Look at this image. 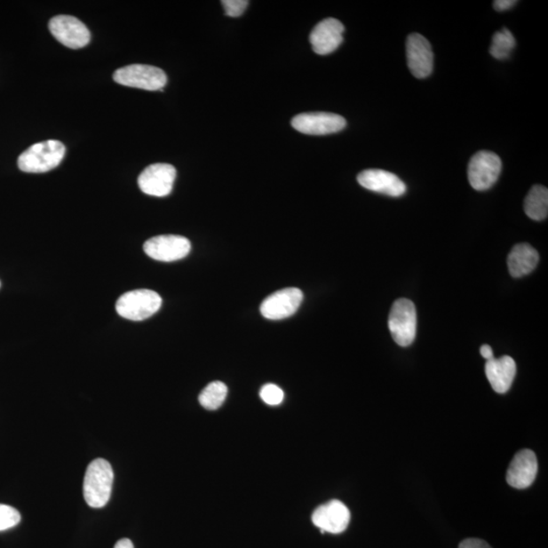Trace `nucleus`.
I'll use <instances>...</instances> for the list:
<instances>
[{
  "instance_id": "1",
  "label": "nucleus",
  "mask_w": 548,
  "mask_h": 548,
  "mask_svg": "<svg viewBox=\"0 0 548 548\" xmlns=\"http://www.w3.org/2000/svg\"><path fill=\"white\" fill-rule=\"evenodd\" d=\"M114 473L111 465L105 459L91 461L83 480V497L91 508L99 509L109 502Z\"/></svg>"
},
{
  "instance_id": "2",
  "label": "nucleus",
  "mask_w": 548,
  "mask_h": 548,
  "mask_svg": "<svg viewBox=\"0 0 548 548\" xmlns=\"http://www.w3.org/2000/svg\"><path fill=\"white\" fill-rule=\"evenodd\" d=\"M66 155V147L59 140L38 142L19 156L18 166L26 173H46L55 169Z\"/></svg>"
},
{
  "instance_id": "3",
  "label": "nucleus",
  "mask_w": 548,
  "mask_h": 548,
  "mask_svg": "<svg viewBox=\"0 0 548 548\" xmlns=\"http://www.w3.org/2000/svg\"><path fill=\"white\" fill-rule=\"evenodd\" d=\"M162 298L151 290H134L118 298L116 311L121 317L131 322H144L158 312Z\"/></svg>"
},
{
  "instance_id": "4",
  "label": "nucleus",
  "mask_w": 548,
  "mask_h": 548,
  "mask_svg": "<svg viewBox=\"0 0 548 548\" xmlns=\"http://www.w3.org/2000/svg\"><path fill=\"white\" fill-rule=\"evenodd\" d=\"M113 78L125 87L147 91H163L168 82L163 69L146 64H131L121 68L114 73Z\"/></svg>"
},
{
  "instance_id": "5",
  "label": "nucleus",
  "mask_w": 548,
  "mask_h": 548,
  "mask_svg": "<svg viewBox=\"0 0 548 548\" xmlns=\"http://www.w3.org/2000/svg\"><path fill=\"white\" fill-rule=\"evenodd\" d=\"M388 327L395 343L409 346L417 336L416 306L408 298H400L391 308Z\"/></svg>"
},
{
  "instance_id": "6",
  "label": "nucleus",
  "mask_w": 548,
  "mask_h": 548,
  "mask_svg": "<svg viewBox=\"0 0 548 548\" xmlns=\"http://www.w3.org/2000/svg\"><path fill=\"white\" fill-rule=\"evenodd\" d=\"M502 171L500 156L493 152L481 151L475 154L468 165V180L472 187L485 191L494 187Z\"/></svg>"
},
{
  "instance_id": "7",
  "label": "nucleus",
  "mask_w": 548,
  "mask_h": 548,
  "mask_svg": "<svg viewBox=\"0 0 548 548\" xmlns=\"http://www.w3.org/2000/svg\"><path fill=\"white\" fill-rule=\"evenodd\" d=\"M144 250L155 260L173 262L187 258L191 250V244L187 238L177 234H162L147 240Z\"/></svg>"
},
{
  "instance_id": "8",
  "label": "nucleus",
  "mask_w": 548,
  "mask_h": 548,
  "mask_svg": "<svg viewBox=\"0 0 548 548\" xmlns=\"http://www.w3.org/2000/svg\"><path fill=\"white\" fill-rule=\"evenodd\" d=\"M176 175V169L172 165L154 163L142 171L139 177V187L147 195L165 197L172 192Z\"/></svg>"
},
{
  "instance_id": "9",
  "label": "nucleus",
  "mask_w": 548,
  "mask_h": 548,
  "mask_svg": "<svg viewBox=\"0 0 548 548\" xmlns=\"http://www.w3.org/2000/svg\"><path fill=\"white\" fill-rule=\"evenodd\" d=\"M291 125L298 132L309 135H326L344 130L346 121L338 114L327 112L303 113L291 120Z\"/></svg>"
},
{
  "instance_id": "10",
  "label": "nucleus",
  "mask_w": 548,
  "mask_h": 548,
  "mask_svg": "<svg viewBox=\"0 0 548 548\" xmlns=\"http://www.w3.org/2000/svg\"><path fill=\"white\" fill-rule=\"evenodd\" d=\"M49 30L62 45L71 49L87 46L91 33L82 21L71 16H57L49 21Z\"/></svg>"
},
{
  "instance_id": "11",
  "label": "nucleus",
  "mask_w": 548,
  "mask_h": 548,
  "mask_svg": "<svg viewBox=\"0 0 548 548\" xmlns=\"http://www.w3.org/2000/svg\"><path fill=\"white\" fill-rule=\"evenodd\" d=\"M303 293L297 288H288L275 291L261 304L263 317L269 320H282L294 315L303 302Z\"/></svg>"
},
{
  "instance_id": "12",
  "label": "nucleus",
  "mask_w": 548,
  "mask_h": 548,
  "mask_svg": "<svg viewBox=\"0 0 548 548\" xmlns=\"http://www.w3.org/2000/svg\"><path fill=\"white\" fill-rule=\"evenodd\" d=\"M312 521L322 531L332 535L343 533L351 522V512L343 502L333 500L318 507Z\"/></svg>"
},
{
  "instance_id": "13",
  "label": "nucleus",
  "mask_w": 548,
  "mask_h": 548,
  "mask_svg": "<svg viewBox=\"0 0 548 548\" xmlns=\"http://www.w3.org/2000/svg\"><path fill=\"white\" fill-rule=\"evenodd\" d=\"M407 57L411 74L417 78L431 75L433 54L430 42L421 34H410L407 41Z\"/></svg>"
},
{
  "instance_id": "14",
  "label": "nucleus",
  "mask_w": 548,
  "mask_h": 548,
  "mask_svg": "<svg viewBox=\"0 0 548 548\" xmlns=\"http://www.w3.org/2000/svg\"><path fill=\"white\" fill-rule=\"evenodd\" d=\"M345 26L337 19H326L313 28L310 42L313 52L319 55L330 54L344 41Z\"/></svg>"
},
{
  "instance_id": "15",
  "label": "nucleus",
  "mask_w": 548,
  "mask_h": 548,
  "mask_svg": "<svg viewBox=\"0 0 548 548\" xmlns=\"http://www.w3.org/2000/svg\"><path fill=\"white\" fill-rule=\"evenodd\" d=\"M358 182L368 190L393 197H400L407 191V187L401 178L384 170H366L359 174Z\"/></svg>"
},
{
  "instance_id": "16",
  "label": "nucleus",
  "mask_w": 548,
  "mask_h": 548,
  "mask_svg": "<svg viewBox=\"0 0 548 548\" xmlns=\"http://www.w3.org/2000/svg\"><path fill=\"white\" fill-rule=\"evenodd\" d=\"M538 471L537 458L535 452L525 449L518 452L507 473V482L512 488L524 489L535 482Z\"/></svg>"
},
{
  "instance_id": "17",
  "label": "nucleus",
  "mask_w": 548,
  "mask_h": 548,
  "mask_svg": "<svg viewBox=\"0 0 548 548\" xmlns=\"http://www.w3.org/2000/svg\"><path fill=\"white\" fill-rule=\"evenodd\" d=\"M517 371L516 362L508 355L500 359H492L487 361V378L496 393H508L513 384Z\"/></svg>"
},
{
  "instance_id": "18",
  "label": "nucleus",
  "mask_w": 548,
  "mask_h": 548,
  "mask_svg": "<svg viewBox=\"0 0 548 548\" xmlns=\"http://www.w3.org/2000/svg\"><path fill=\"white\" fill-rule=\"evenodd\" d=\"M539 254L529 244H518L512 249L508 258V268L510 274L516 279L528 275L535 270L538 265Z\"/></svg>"
},
{
  "instance_id": "19",
  "label": "nucleus",
  "mask_w": 548,
  "mask_h": 548,
  "mask_svg": "<svg viewBox=\"0 0 548 548\" xmlns=\"http://www.w3.org/2000/svg\"><path fill=\"white\" fill-rule=\"evenodd\" d=\"M524 210L533 220H544L548 215V190L542 185H536L525 198Z\"/></svg>"
},
{
  "instance_id": "20",
  "label": "nucleus",
  "mask_w": 548,
  "mask_h": 548,
  "mask_svg": "<svg viewBox=\"0 0 548 548\" xmlns=\"http://www.w3.org/2000/svg\"><path fill=\"white\" fill-rule=\"evenodd\" d=\"M227 395V387L226 384L219 381L211 382L206 386L201 395H199V403L202 407L208 410H217L222 407Z\"/></svg>"
},
{
  "instance_id": "21",
  "label": "nucleus",
  "mask_w": 548,
  "mask_h": 548,
  "mask_svg": "<svg viewBox=\"0 0 548 548\" xmlns=\"http://www.w3.org/2000/svg\"><path fill=\"white\" fill-rule=\"evenodd\" d=\"M515 45L516 40L513 34L508 28H504L500 32H496L494 35L489 52L496 60H507Z\"/></svg>"
},
{
  "instance_id": "22",
  "label": "nucleus",
  "mask_w": 548,
  "mask_h": 548,
  "mask_svg": "<svg viewBox=\"0 0 548 548\" xmlns=\"http://www.w3.org/2000/svg\"><path fill=\"white\" fill-rule=\"evenodd\" d=\"M20 522V514L17 509L0 504V531L13 528Z\"/></svg>"
},
{
  "instance_id": "23",
  "label": "nucleus",
  "mask_w": 548,
  "mask_h": 548,
  "mask_svg": "<svg viewBox=\"0 0 548 548\" xmlns=\"http://www.w3.org/2000/svg\"><path fill=\"white\" fill-rule=\"evenodd\" d=\"M260 397L268 405H279L283 401L284 393L282 389L274 384H266L260 391Z\"/></svg>"
},
{
  "instance_id": "24",
  "label": "nucleus",
  "mask_w": 548,
  "mask_h": 548,
  "mask_svg": "<svg viewBox=\"0 0 548 548\" xmlns=\"http://www.w3.org/2000/svg\"><path fill=\"white\" fill-rule=\"evenodd\" d=\"M226 16L237 18L242 16L247 9V0H224L222 2Z\"/></svg>"
},
{
  "instance_id": "25",
  "label": "nucleus",
  "mask_w": 548,
  "mask_h": 548,
  "mask_svg": "<svg viewBox=\"0 0 548 548\" xmlns=\"http://www.w3.org/2000/svg\"><path fill=\"white\" fill-rule=\"evenodd\" d=\"M459 548H492V546L481 539L469 538L462 542Z\"/></svg>"
},
{
  "instance_id": "26",
  "label": "nucleus",
  "mask_w": 548,
  "mask_h": 548,
  "mask_svg": "<svg viewBox=\"0 0 548 548\" xmlns=\"http://www.w3.org/2000/svg\"><path fill=\"white\" fill-rule=\"evenodd\" d=\"M517 3L516 0H496V2H494V9L497 12L507 11Z\"/></svg>"
},
{
  "instance_id": "27",
  "label": "nucleus",
  "mask_w": 548,
  "mask_h": 548,
  "mask_svg": "<svg viewBox=\"0 0 548 548\" xmlns=\"http://www.w3.org/2000/svg\"><path fill=\"white\" fill-rule=\"evenodd\" d=\"M480 353L482 355V358H485L487 361L494 359V352L492 350V347L488 345L481 346Z\"/></svg>"
},
{
  "instance_id": "28",
  "label": "nucleus",
  "mask_w": 548,
  "mask_h": 548,
  "mask_svg": "<svg viewBox=\"0 0 548 548\" xmlns=\"http://www.w3.org/2000/svg\"><path fill=\"white\" fill-rule=\"evenodd\" d=\"M114 548H134L131 539L123 538L119 540Z\"/></svg>"
}]
</instances>
